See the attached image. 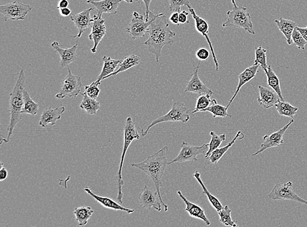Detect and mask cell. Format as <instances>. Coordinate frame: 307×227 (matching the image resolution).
Instances as JSON below:
<instances>
[{"mask_svg":"<svg viewBox=\"0 0 307 227\" xmlns=\"http://www.w3.org/2000/svg\"><path fill=\"white\" fill-rule=\"evenodd\" d=\"M149 18L151 19L148 32L150 36L143 44L148 46L149 52L155 55L157 62H159L164 46H172L176 34L170 29L167 18L164 14H155L150 10Z\"/></svg>","mask_w":307,"mask_h":227,"instance_id":"obj_1","label":"cell"},{"mask_svg":"<svg viewBox=\"0 0 307 227\" xmlns=\"http://www.w3.org/2000/svg\"><path fill=\"white\" fill-rule=\"evenodd\" d=\"M168 152V146L160 150L155 154L148 156L144 161L140 163H132L131 166L137 168L141 170L144 172L150 178L151 181L155 184V188L159 193L162 204L165 207V211L168 212V206L166 204L161 194V188L163 186L161 180L165 174V169L168 165L167 154Z\"/></svg>","mask_w":307,"mask_h":227,"instance_id":"obj_2","label":"cell"},{"mask_svg":"<svg viewBox=\"0 0 307 227\" xmlns=\"http://www.w3.org/2000/svg\"><path fill=\"white\" fill-rule=\"evenodd\" d=\"M16 86L10 93V122L8 126V136L6 139L2 138L1 144L3 142L8 143L17 124L22 120V110L24 106V90L25 82L27 80L25 71L21 70L19 74Z\"/></svg>","mask_w":307,"mask_h":227,"instance_id":"obj_3","label":"cell"},{"mask_svg":"<svg viewBox=\"0 0 307 227\" xmlns=\"http://www.w3.org/2000/svg\"><path fill=\"white\" fill-rule=\"evenodd\" d=\"M124 134V143H123V150L121 154L120 165L118 170V173L116 178L117 184V200L119 203L123 204V193L122 190L123 186H124V180L123 179L122 170L123 164H124L126 154L128 148L134 140H139L140 134L136 129L135 123L133 122L131 116H129L126 120V122L123 129Z\"/></svg>","mask_w":307,"mask_h":227,"instance_id":"obj_4","label":"cell"},{"mask_svg":"<svg viewBox=\"0 0 307 227\" xmlns=\"http://www.w3.org/2000/svg\"><path fill=\"white\" fill-rule=\"evenodd\" d=\"M231 2L233 8L232 10L227 12V19L223 23L222 26L238 28L244 29L251 34H255L251 14L248 12V9L237 6L235 0H231Z\"/></svg>","mask_w":307,"mask_h":227,"instance_id":"obj_5","label":"cell"},{"mask_svg":"<svg viewBox=\"0 0 307 227\" xmlns=\"http://www.w3.org/2000/svg\"><path fill=\"white\" fill-rule=\"evenodd\" d=\"M189 120H190V114H189V110L187 109L186 106L182 102H176L172 105L171 110L165 116H160V118L153 120L146 130L141 129L142 135L143 136H145L148 134L150 129L155 125L159 124V123L166 122L185 123L188 122Z\"/></svg>","mask_w":307,"mask_h":227,"instance_id":"obj_6","label":"cell"},{"mask_svg":"<svg viewBox=\"0 0 307 227\" xmlns=\"http://www.w3.org/2000/svg\"><path fill=\"white\" fill-rule=\"evenodd\" d=\"M268 197L274 200H292L307 205V200L298 196L295 192L291 182L275 184L271 192L268 194Z\"/></svg>","mask_w":307,"mask_h":227,"instance_id":"obj_7","label":"cell"},{"mask_svg":"<svg viewBox=\"0 0 307 227\" xmlns=\"http://www.w3.org/2000/svg\"><path fill=\"white\" fill-rule=\"evenodd\" d=\"M32 10V6L17 1L0 6V12L3 14L5 21L25 20Z\"/></svg>","mask_w":307,"mask_h":227,"instance_id":"obj_8","label":"cell"},{"mask_svg":"<svg viewBox=\"0 0 307 227\" xmlns=\"http://www.w3.org/2000/svg\"><path fill=\"white\" fill-rule=\"evenodd\" d=\"M68 74L62 82L61 91L56 95L57 98L63 99L67 97H76L81 94L82 86V78L74 75L68 67Z\"/></svg>","mask_w":307,"mask_h":227,"instance_id":"obj_9","label":"cell"},{"mask_svg":"<svg viewBox=\"0 0 307 227\" xmlns=\"http://www.w3.org/2000/svg\"><path fill=\"white\" fill-rule=\"evenodd\" d=\"M209 144H204L201 146H194L183 142L178 156L173 160L168 162V165L176 162H184L187 161H198L197 156L208 152Z\"/></svg>","mask_w":307,"mask_h":227,"instance_id":"obj_10","label":"cell"},{"mask_svg":"<svg viewBox=\"0 0 307 227\" xmlns=\"http://www.w3.org/2000/svg\"><path fill=\"white\" fill-rule=\"evenodd\" d=\"M133 18L127 27V32L131 36L132 40H135L144 37L148 32L151 22V19L146 21L144 16L138 12H133Z\"/></svg>","mask_w":307,"mask_h":227,"instance_id":"obj_11","label":"cell"},{"mask_svg":"<svg viewBox=\"0 0 307 227\" xmlns=\"http://www.w3.org/2000/svg\"><path fill=\"white\" fill-rule=\"evenodd\" d=\"M187 8H188L189 12H190L192 16H193L194 20H195L196 30H197L198 32L200 33V34L206 38V41L208 42V46H210L211 52H212L213 60H214L215 66H216V72H218L219 66L218 61L217 60L216 55L215 54L212 42H211L210 38H209L208 36L209 24L208 21L203 18H200V16H197V14L195 12V10H194L191 6H188Z\"/></svg>","mask_w":307,"mask_h":227,"instance_id":"obj_12","label":"cell"},{"mask_svg":"<svg viewBox=\"0 0 307 227\" xmlns=\"http://www.w3.org/2000/svg\"><path fill=\"white\" fill-rule=\"evenodd\" d=\"M293 122L294 120H291L290 122H289L288 124L285 125V126H283V128H280V130L274 132L271 134L270 135L264 136L263 138L264 142L261 144V148H259L258 152L253 154L252 156H256L257 154L265 152V150H268V148L279 147V146L284 144V142H283V135H284L285 132L288 129L289 126L293 124Z\"/></svg>","mask_w":307,"mask_h":227,"instance_id":"obj_13","label":"cell"},{"mask_svg":"<svg viewBox=\"0 0 307 227\" xmlns=\"http://www.w3.org/2000/svg\"><path fill=\"white\" fill-rule=\"evenodd\" d=\"M138 198L140 205L144 208L151 209L153 208L158 212L161 211L162 202L157 190H153L148 186H145L140 193Z\"/></svg>","mask_w":307,"mask_h":227,"instance_id":"obj_14","label":"cell"},{"mask_svg":"<svg viewBox=\"0 0 307 227\" xmlns=\"http://www.w3.org/2000/svg\"><path fill=\"white\" fill-rule=\"evenodd\" d=\"M95 10V8H89L78 14H72L70 18L77 28L78 29V35L74 36V38H80L85 32L92 27L93 22V18H91V12Z\"/></svg>","mask_w":307,"mask_h":227,"instance_id":"obj_15","label":"cell"},{"mask_svg":"<svg viewBox=\"0 0 307 227\" xmlns=\"http://www.w3.org/2000/svg\"><path fill=\"white\" fill-rule=\"evenodd\" d=\"M92 31L89 36V39L94 42V46L91 48V52L93 54L97 52L98 46L100 42L103 39L106 34V20L95 14L93 16V22L92 25Z\"/></svg>","mask_w":307,"mask_h":227,"instance_id":"obj_16","label":"cell"},{"mask_svg":"<svg viewBox=\"0 0 307 227\" xmlns=\"http://www.w3.org/2000/svg\"><path fill=\"white\" fill-rule=\"evenodd\" d=\"M200 64L199 62L197 67L195 68V71L192 74L191 79L187 82L186 88L185 89V92H193L199 95L209 94L212 96L214 92L200 79L199 76Z\"/></svg>","mask_w":307,"mask_h":227,"instance_id":"obj_17","label":"cell"},{"mask_svg":"<svg viewBox=\"0 0 307 227\" xmlns=\"http://www.w3.org/2000/svg\"><path fill=\"white\" fill-rule=\"evenodd\" d=\"M51 46L55 50V52H58L61 56V68L68 67V66L75 62L78 59V54L77 50L78 48V42L71 48H62L58 42H54L51 44Z\"/></svg>","mask_w":307,"mask_h":227,"instance_id":"obj_18","label":"cell"},{"mask_svg":"<svg viewBox=\"0 0 307 227\" xmlns=\"http://www.w3.org/2000/svg\"><path fill=\"white\" fill-rule=\"evenodd\" d=\"M66 111V108L64 106L53 109L52 108H46L42 112L41 118H40L39 124L43 128H46L48 124L54 126L57 120H61L62 114Z\"/></svg>","mask_w":307,"mask_h":227,"instance_id":"obj_19","label":"cell"},{"mask_svg":"<svg viewBox=\"0 0 307 227\" xmlns=\"http://www.w3.org/2000/svg\"><path fill=\"white\" fill-rule=\"evenodd\" d=\"M122 0H87V4H93L97 10V16L102 18L104 14H116L117 9Z\"/></svg>","mask_w":307,"mask_h":227,"instance_id":"obj_20","label":"cell"},{"mask_svg":"<svg viewBox=\"0 0 307 227\" xmlns=\"http://www.w3.org/2000/svg\"><path fill=\"white\" fill-rule=\"evenodd\" d=\"M84 190L87 194H89L93 198H95L102 206L106 208L116 210V211L124 212L128 214H131L135 212L134 210L127 208L122 206L119 203H117V202L112 200V198L96 194L89 188H85Z\"/></svg>","mask_w":307,"mask_h":227,"instance_id":"obj_21","label":"cell"},{"mask_svg":"<svg viewBox=\"0 0 307 227\" xmlns=\"http://www.w3.org/2000/svg\"><path fill=\"white\" fill-rule=\"evenodd\" d=\"M258 88L259 91V96L257 98L258 103L265 109L273 107L280 100V98L274 90L263 86H259Z\"/></svg>","mask_w":307,"mask_h":227,"instance_id":"obj_22","label":"cell"},{"mask_svg":"<svg viewBox=\"0 0 307 227\" xmlns=\"http://www.w3.org/2000/svg\"><path fill=\"white\" fill-rule=\"evenodd\" d=\"M259 65L253 64L249 68H247L245 70L244 72H242V73L239 74V76H238V84L237 88H236L235 93H234L233 96H232V98L230 100L227 106L228 108H229V106L231 105L232 102H233L234 100L235 99V98L237 96L241 88H242L244 84H248V82H250L251 80H252L253 78H255L258 72H259Z\"/></svg>","mask_w":307,"mask_h":227,"instance_id":"obj_23","label":"cell"},{"mask_svg":"<svg viewBox=\"0 0 307 227\" xmlns=\"http://www.w3.org/2000/svg\"><path fill=\"white\" fill-rule=\"evenodd\" d=\"M178 194L180 196V198L182 199V200L184 202L185 205H186V208H185V210L189 214V215L191 217L199 218V220H203V222H205L206 226H210L211 222L210 220L206 217L205 212H204V210L202 209L200 206L196 204L191 202L187 200L186 197L182 194V192H181L180 190H178Z\"/></svg>","mask_w":307,"mask_h":227,"instance_id":"obj_24","label":"cell"},{"mask_svg":"<svg viewBox=\"0 0 307 227\" xmlns=\"http://www.w3.org/2000/svg\"><path fill=\"white\" fill-rule=\"evenodd\" d=\"M244 134H243L241 131H238V132L236 133V134L235 136H234V138L232 139L227 146H225L223 148H217L216 150H214V152L211 154L210 156L208 158L211 164H217V163L218 162V161L220 160L226 152H228V150H229L230 148L232 147V146L235 144L236 140H243L244 139Z\"/></svg>","mask_w":307,"mask_h":227,"instance_id":"obj_25","label":"cell"},{"mask_svg":"<svg viewBox=\"0 0 307 227\" xmlns=\"http://www.w3.org/2000/svg\"><path fill=\"white\" fill-rule=\"evenodd\" d=\"M274 22L276 23L277 26H278L279 30L284 36L287 44L290 46L292 43V34H293L294 30L297 26V23L295 21L282 18L279 19V20H275Z\"/></svg>","mask_w":307,"mask_h":227,"instance_id":"obj_26","label":"cell"},{"mask_svg":"<svg viewBox=\"0 0 307 227\" xmlns=\"http://www.w3.org/2000/svg\"><path fill=\"white\" fill-rule=\"evenodd\" d=\"M102 60L104 62L103 68H102L101 73H100L97 80L100 82H101V80H103L104 78L114 73L117 68L120 65L121 62H122L119 59L115 60V59H112L110 56H104Z\"/></svg>","mask_w":307,"mask_h":227,"instance_id":"obj_27","label":"cell"},{"mask_svg":"<svg viewBox=\"0 0 307 227\" xmlns=\"http://www.w3.org/2000/svg\"><path fill=\"white\" fill-rule=\"evenodd\" d=\"M141 62V58L140 56L135 54H131L129 56H126L123 60L121 62L119 68L116 70L114 73L110 74V76L104 78V80L112 77V76H116L117 74L121 73V72L127 71V70L132 68L136 66L139 65Z\"/></svg>","mask_w":307,"mask_h":227,"instance_id":"obj_28","label":"cell"},{"mask_svg":"<svg viewBox=\"0 0 307 227\" xmlns=\"http://www.w3.org/2000/svg\"><path fill=\"white\" fill-rule=\"evenodd\" d=\"M83 96L82 102L80 104L81 109L85 110L89 114H96L97 112L100 110V103L97 99L92 98L85 93L81 92Z\"/></svg>","mask_w":307,"mask_h":227,"instance_id":"obj_29","label":"cell"},{"mask_svg":"<svg viewBox=\"0 0 307 227\" xmlns=\"http://www.w3.org/2000/svg\"><path fill=\"white\" fill-rule=\"evenodd\" d=\"M193 177L197 180V182H199L200 186H201L202 190H203V193L204 194H206V196H207L209 202L210 203V204L212 206V207L214 208L216 210L217 212L220 211V210L223 208L222 204L221 203V202L219 201V199L217 198V197L211 194L210 192H209L208 190V188H206V186H204L203 182H202V180L201 176H200V174L199 172L195 171V172L194 173Z\"/></svg>","mask_w":307,"mask_h":227,"instance_id":"obj_30","label":"cell"},{"mask_svg":"<svg viewBox=\"0 0 307 227\" xmlns=\"http://www.w3.org/2000/svg\"><path fill=\"white\" fill-rule=\"evenodd\" d=\"M265 73L266 78H267L268 86H270L272 90H274L278 94L281 100L284 101V98H283L282 94V90H281L280 80H279L278 76L275 74L274 70H272L270 66H268L267 70L265 72Z\"/></svg>","mask_w":307,"mask_h":227,"instance_id":"obj_31","label":"cell"},{"mask_svg":"<svg viewBox=\"0 0 307 227\" xmlns=\"http://www.w3.org/2000/svg\"><path fill=\"white\" fill-rule=\"evenodd\" d=\"M229 109L227 106H223L217 104V100L212 99V104L209 107L202 110L201 112H210L213 114V118H232L231 114H228L227 110Z\"/></svg>","mask_w":307,"mask_h":227,"instance_id":"obj_32","label":"cell"},{"mask_svg":"<svg viewBox=\"0 0 307 227\" xmlns=\"http://www.w3.org/2000/svg\"><path fill=\"white\" fill-rule=\"evenodd\" d=\"M93 213L94 210L90 206L79 207L74 210L77 222L81 226H86Z\"/></svg>","mask_w":307,"mask_h":227,"instance_id":"obj_33","label":"cell"},{"mask_svg":"<svg viewBox=\"0 0 307 227\" xmlns=\"http://www.w3.org/2000/svg\"><path fill=\"white\" fill-rule=\"evenodd\" d=\"M277 112L280 116H287L293 118L294 116L297 114L299 108L292 106L287 102L280 100L275 105Z\"/></svg>","mask_w":307,"mask_h":227,"instance_id":"obj_34","label":"cell"},{"mask_svg":"<svg viewBox=\"0 0 307 227\" xmlns=\"http://www.w3.org/2000/svg\"><path fill=\"white\" fill-rule=\"evenodd\" d=\"M22 114H30L36 116L39 112V104L35 102L30 96L27 90H24V106L22 110Z\"/></svg>","mask_w":307,"mask_h":227,"instance_id":"obj_35","label":"cell"},{"mask_svg":"<svg viewBox=\"0 0 307 227\" xmlns=\"http://www.w3.org/2000/svg\"><path fill=\"white\" fill-rule=\"evenodd\" d=\"M211 140L210 143H209V148L208 152L204 154L205 158H208L210 156L211 154L216 148H219L221 143L224 142L226 139L225 134H222L217 135L214 131L210 132Z\"/></svg>","mask_w":307,"mask_h":227,"instance_id":"obj_36","label":"cell"},{"mask_svg":"<svg viewBox=\"0 0 307 227\" xmlns=\"http://www.w3.org/2000/svg\"><path fill=\"white\" fill-rule=\"evenodd\" d=\"M231 212L232 210L229 208L228 206L223 207V208L218 212L219 222L224 224L225 226H238L235 220H232Z\"/></svg>","mask_w":307,"mask_h":227,"instance_id":"obj_37","label":"cell"},{"mask_svg":"<svg viewBox=\"0 0 307 227\" xmlns=\"http://www.w3.org/2000/svg\"><path fill=\"white\" fill-rule=\"evenodd\" d=\"M266 50L261 46H256L255 48V58L254 65H259L264 72L267 70L268 66L266 62Z\"/></svg>","mask_w":307,"mask_h":227,"instance_id":"obj_38","label":"cell"},{"mask_svg":"<svg viewBox=\"0 0 307 227\" xmlns=\"http://www.w3.org/2000/svg\"><path fill=\"white\" fill-rule=\"evenodd\" d=\"M210 95L209 94H201L197 98V104L195 110H193L192 114L198 113L201 112L202 110L206 109L212 104V100L211 99Z\"/></svg>","mask_w":307,"mask_h":227,"instance_id":"obj_39","label":"cell"},{"mask_svg":"<svg viewBox=\"0 0 307 227\" xmlns=\"http://www.w3.org/2000/svg\"><path fill=\"white\" fill-rule=\"evenodd\" d=\"M101 82L97 80L96 82H92L89 86H85V93L90 98L94 99H97L100 93L99 86Z\"/></svg>","mask_w":307,"mask_h":227,"instance_id":"obj_40","label":"cell"},{"mask_svg":"<svg viewBox=\"0 0 307 227\" xmlns=\"http://www.w3.org/2000/svg\"><path fill=\"white\" fill-rule=\"evenodd\" d=\"M291 40L292 42H293L294 44H295L296 46H297L299 50H304V48H305L307 42L306 40L304 39V38L302 37L301 34L297 30L296 28L295 30H294L293 34H292Z\"/></svg>","mask_w":307,"mask_h":227,"instance_id":"obj_41","label":"cell"},{"mask_svg":"<svg viewBox=\"0 0 307 227\" xmlns=\"http://www.w3.org/2000/svg\"><path fill=\"white\" fill-rule=\"evenodd\" d=\"M169 10L172 12H180L182 6H191L189 0H168Z\"/></svg>","mask_w":307,"mask_h":227,"instance_id":"obj_42","label":"cell"},{"mask_svg":"<svg viewBox=\"0 0 307 227\" xmlns=\"http://www.w3.org/2000/svg\"><path fill=\"white\" fill-rule=\"evenodd\" d=\"M210 54V52L206 48H200L196 52V56L200 61L208 60Z\"/></svg>","mask_w":307,"mask_h":227,"instance_id":"obj_43","label":"cell"},{"mask_svg":"<svg viewBox=\"0 0 307 227\" xmlns=\"http://www.w3.org/2000/svg\"><path fill=\"white\" fill-rule=\"evenodd\" d=\"M189 12L183 10L179 12V22L180 24H189L190 23L188 20Z\"/></svg>","mask_w":307,"mask_h":227,"instance_id":"obj_44","label":"cell"},{"mask_svg":"<svg viewBox=\"0 0 307 227\" xmlns=\"http://www.w3.org/2000/svg\"><path fill=\"white\" fill-rule=\"evenodd\" d=\"M8 177V172L7 169L4 166L3 163L1 162V168H0V181L3 182L7 179Z\"/></svg>","mask_w":307,"mask_h":227,"instance_id":"obj_45","label":"cell"},{"mask_svg":"<svg viewBox=\"0 0 307 227\" xmlns=\"http://www.w3.org/2000/svg\"><path fill=\"white\" fill-rule=\"evenodd\" d=\"M136 2H138L140 0H134ZM144 2L145 4V6H146V12H145V14H146V21H149V14H150V7L151 1L152 0H142Z\"/></svg>","mask_w":307,"mask_h":227,"instance_id":"obj_46","label":"cell"},{"mask_svg":"<svg viewBox=\"0 0 307 227\" xmlns=\"http://www.w3.org/2000/svg\"><path fill=\"white\" fill-rule=\"evenodd\" d=\"M179 12H172L169 18V20L172 24L178 25V26L180 25V22H179Z\"/></svg>","mask_w":307,"mask_h":227,"instance_id":"obj_47","label":"cell"},{"mask_svg":"<svg viewBox=\"0 0 307 227\" xmlns=\"http://www.w3.org/2000/svg\"><path fill=\"white\" fill-rule=\"evenodd\" d=\"M60 14L63 16H68L72 14V10L69 8H61L59 9Z\"/></svg>","mask_w":307,"mask_h":227,"instance_id":"obj_48","label":"cell"},{"mask_svg":"<svg viewBox=\"0 0 307 227\" xmlns=\"http://www.w3.org/2000/svg\"><path fill=\"white\" fill-rule=\"evenodd\" d=\"M296 28L301 34L302 37L304 38V39L307 42V26L305 28H300L297 26H296Z\"/></svg>","mask_w":307,"mask_h":227,"instance_id":"obj_49","label":"cell"},{"mask_svg":"<svg viewBox=\"0 0 307 227\" xmlns=\"http://www.w3.org/2000/svg\"><path fill=\"white\" fill-rule=\"evenodd\" d=\"M69 6V2L68 0H61L59 2L58 9L61 8H68Z\"/></svg>","mask_w":307,"mask_h":227,"instance_id":"obj_50","label":"cell"},{"mask_svg":"<svg viewBox=\"0 0 307 227\" xmlns=\"http://www.w3.org/2000/svg\"><path fill=\"white\" fill-rule=\"evenodd\" d=\"M124 1L129 4H133L134 0H124Z\"/></svg>","mask_w":307,"mask_h":227,"instance_id":"obj_51","label":"cell"}]
</instances>
